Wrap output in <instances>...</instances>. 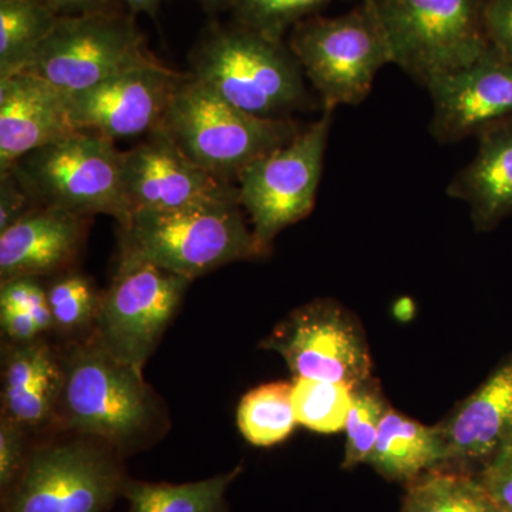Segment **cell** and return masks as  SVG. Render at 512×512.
<instances>
[{
    "instance_id": "cell-16",
    "label": "cell",
    "mask_w": 512,
    "mask_h": 512,
    "mask_svg": "<svg viewBox=\"0 0 512 512\" xmlns=\"http://www.w3.org/2000/svg\"><path fill=\"white\" fill-rule=\"evenodd\" d=\"M67 93L35 74L0 79V173L37 148L70 136Z\"/></svg>"
},
{
    "instance_id": "cell-7",
    "label": "cell",
    "mask_w": 512,
    "mask_h": 512,
    "mask_svg": "<svg viewBox=\"0 0 512 512\" xmlns=\"http://www.w3.org/2000/svg\"><path fill=\"white\" fill-rule=\"evenodd\" d=\"M288 46L323 110L363 103L377 73L392 64L386 37L363 2L343 15L302 20L289 32Z\"/></svg>"
},
{
    "instance_id": "cell-27",
    "label": "cell",
    "mask_w": 512,
    "mask_h": 512,
    "mask_svg": "<svg viewBox=\"0 0 512 512\" xmlns=\"http://www.w3.org/2000/svg\"><path fill=\"white\" fill-rule=\"evenodd\" d=\"M380 386L372 379L353 389L352 407L346 420V447L342 467L349 470L367 463L375 447L380 423L389 412Z\"/></svg>"
},
{
    "instance_id": "cell-37",
    "label": "cell",
    "mask_w": 512,
    "mask_h": 512,
    "mask_svg": "<svg viewBox=\"0 0 512 512\" xmlns=\"http://www.w3.org/2000/svg\"><path fill=\"white\" fill-rule=\"evenodd\" d=\"M114 2L126 6L131 13H148L153 16L163 5L164 0H114Z\"/></svg>"
},
{
    "instance_id": "cell-12",
    "label": "cell",
    "mask_w": 512,
    "mask_h": 512,
    "mask_svg": "<svg viewBox=\"0 0 512 512\" xmlns=\"http://www.w3.org/2000/svg\"><path fill=\"white\" fill-rule=\"evenodd\" d=\"M262 346L284 357L295 377L352 387L372 379V357L362 325L330 299L293 311Z\"/></svg>"
},
{
    "instance_id": "cell-4",
    "label": "cell",
    "mask_w": 512,
    "mask_h": 512,
    "mask_svg": "<svg viewBox=\"0 0 512 512\" xmlns=\"http://www.w3.org/2000/svg\"><path fill=\"white\" fill-rule=\"evenodd\" d=\"M158 127L195 164L235 184L245 167L301 131L293 120L262 119L239 110L191 73L175 90Z\"/></svg>"
},
{
    "instance_id": "cell-15",
    "label": "cell",
    "mask_w": 512,
    "mask_h": 512,
    "mask_svg": "<svg viewBox=\"0 0 512 512\" xmlns=\"http://www.w3.org/2000/svg\"><path fill=\"white\" fill-rule=\"evenodd\" d=\"M426 89L433 101L430 134L440 144L476 137L512 116V62L491 47L476 62L434 77Z\"/></svg>"
},
{
    "instance_id": "cell-29",
    "label": "cell",
    "mask_w": 512,
    "mask_h": 512,
    "mask_svg": "<svg viewBox=\"0 0 512 512\" xmlns=\"http://www.w3.org/2000/svg\"><path fill=\"white\" fill-rule=\"evenodd\" d=\"M46 292L53 325L57 328L73 330L96 319L101 295H97L86 276H62Z\"/></svg>"
},
{
    "instance_id": "cell-3",
    "label": "cell",
    "mask_w": 512,
    "mask_h": 512,
    "mask_svg": "<svg viewBox=\"0 0 512 512\" xmlns=\"http://www.w3.org/2000/svg\"><path fill=\"white\" fill-rule=\"evenodd\" d=\"M121 254L194 281L231 262L261 258L239 200L170 211H136L120 228Z\"/></svg>"
},
{
    "instance_id": "cell-9",
    "label": "cell",
    "mask_w": 512,
    "mask_h": 512,
    "mask_svg": "<svg viewBox=\"0 0 512 512\" xmlns=\"http://www.w3.org/2000/svg\"><path fill=\"white\" fill-rule=\"evenodd\" d=\"M333 110L285 146L245 167L237 180L239 204L247 211L261 255L279 232L305 220L315 208Z\"/></svg>"
},
{
    "instance_id": "cell-2",
    "label": "cell",
    "mask_w": 512,
    "mask_h": 512,
    "mask_svg": "<svg viewBox=\"0 0 512 512\" xmlns=\"http://www.w3.org/2000/svg\"><path fill=\"white\" fill-rule=\"evenodd\" d=\"M191 74L232 106L269 120H292L311 104L305 73L288 43L231 22L210 23L190 53Z\"/></svg>"
},
{
    "instance_id": "cell-26",
    "label": "cell",
    "mask_w": 512,
    "mask_h": 512,
    "mask_svg": "<svg viewBox=\"0 0 512 512\" xmlns=\"http://www.w3.org/2000/svg\"><path fill=\"white\" fill-rule=\"evenodd\" d=\"M333 0H232L231 22L268 39L284 42L302 20L319 15Z\"/></svg>"
},
{
    "instance_id": "cell-13",
    "label": "cell",
    "mask_w": 512,
    "mask_h": 512,
    "mask_svg": "<svg viewBox=\"0 0 512 512\" xmlns=\"http://www.w3.org/2000/svg\"><path fill=\"white\" fill-rule=\"evenodd\" d=\"M184 76L157 60L67 94L73 126L110 140L148 134L160 126Z\"/></svg>"
},
{
    "instance_id": "cell-30",
    "label": "cell",
    "mask_w": 512,
    "mask_h": 512,
    "mask_svg": "<svg viewBox=\"0 0 512 512\" xmlns=\"http://www.w3.org/2000/svg\"><path fill=\"white\" fill-rule=\"evenodd\" d=\"M0 305L12 306L32 316L42 332L53 326L47 292L37 278H15L0 286Z\"/></svg>"
},
{
    "instance_id": "cell-40",
    "label": "cell",
    "mask_w": 512,
    "mask_h": 512,
    "mask_svg": "<svg viewBox=\"0 0 512 512\" xmlns=\"http://www.w3.org/2000/svg\"><path fill=\"white\" fill-rule=\"evenodd\" d=\"M497 512H510V511H504V510H500V508H498Z\"/></svg>"
},
{
    "instance_id": "cell-24",
    "label": "cell",
    "mask_w": 512,
    "mask_h": 512,
    "mask_svg": "<svg viewBox=\"0 0 512 512\" xmlns=\"http://www.w3.org/2000/svg\"><path fill=\"white\" fill-rule=\"evenodd\" d=\"M238 429L256 447H272L295 429L292 383L274 382L255 387L242 397L237 413Z\"/></svg>"
},
{
    "instance_id": "cell-34",
    "label": "cell",
    "mask_w": 512,
    "mask_h": 512,
    "mask_svg": "<svg viewBox=\"0 0 512 512\" xmlns=\"http://www.w3.org/2000/svg\"><path fill=\"white\" fill-rule=\"evenodd\" d=\"M30 204L33 201L13 174H0V232L6 231L36 207H30Z\"/></svg>"
},
{
    "instance_id": "cell-38",
    "label": "cell",
    "mask_w": 512,
    "mask_h": 512,
    "mask_svg": "<svg viewBox=\"0 0 512 512\" xmlns=\"http://www.w3.org/2000/svg\"><path fill=\"white\" fill-rule=\"evenodd\" d=\"M208 13L225 12L231 8L232 0H197Z\"/></svg>"
},
{
    "instance_id": "cell-1",
    "label": "cell",
    "mask_w": 512,
    "mask_h": 512,
    "mask_svg": "<svg viewBox=\"0 0 512 512\" xmlns=\"http://www.w3.org/2000/svg\"><path fill=\"white\" fill-rule=\"evenodd\" d=\"M56 413L64 426L107 444L120 457L150 443L163 421L143 370L121 362L96 338L67 356Z\"/></svg>"
},
{
    "instance_id": "cell-17",
    "label": "cell",
    "mask_w": 512,
    "mask_h": 512,
    "mask_svg": "<svg viewBox=\"0 0 512 512\" xmlns=\"http://www.w3.org/2000/svg\"><path fill=\"white\" fill-rule=\"evenodd\" d=\"M436 427L446 448L443 467H484L512 436V355Z\"/></svg>"
},
{
    "instance_id": "cell-33",
    "label": "cell",
    "mask_w": 512,
    "mask_h": 512,
    "mask_svg": "<svg viewBox=\"0 0 512 512\" xmlns=\"http://www.w3.org/2000/svg\"><path fill=\"white\" fill-rule=\"evenodd\" d=\"M483 22L488 45L512 62V0H485Z\"/></svg>"
},
{
    "instance_id": "cell-8",
    "label": "cell",
    "mask_w": 512,
    "mask_h": 512,
    "mask_svg": "<svg viewBox=\"0 0 512 512\" xmlns=\"http://www.w3.org/2000/svg\"><path fill=\"white\" fill-rule=\"evenodd\" d=\"M120 458L84 436L43 444L3 495L2 512H109L127 480Z\"/></svg>"
},
{
    "instance_id": "cell-18",
    "label": "cell",
    "mask_w": 512,
    "mask_h": 512,
    "mask_svg": "<svg viewBox=\"0 0 512 512\" xmlns=\"http://www.w3.org/2000/svg\"><path fill=\"white\" fill-rule=\"evenodd\" d=\"M86 217L36 205L0 232V278H39L66 268L82 247Z\"/></svg>"
},
{
    "instance_id": "cell-5",
    "label": "cell",
    "mask_w": 512,
    "mask_h": 512,
    "mask_svg": "<svg viewBox=\"0 0 512 512\" xmlns=\"http://www.w3.org/2000/svg\"><path fill=\"white\" fill-rule=\"evenodd\" d=\"M5 173L13 174L33 204L62 208L80 217L110 215L120 228L130 222L123 151L110 138L74 131L20 157Z\"/></svg>"
},
{
    "instance_id": "cell-31",
    "label": "cell",
    "mask_w": 512,
    "mask_h": 512,
    "mask_svg": "<svg viewBox=\"0 0 512 512\" xmlns=\"http://www.w3.org/2000/svg\"><path fill=\"white\" fill-rule=\"evenodd\" d=\"M25 427L3 414L0 421V491L2 497L22 474L28 461L26 453Z\"/></svg>"
},
{
    "instance_id": "cell-20",
    "label": "cell",
    "mask_w": 512,
    "mask_h": 512,
    "mask_svg": "<svg viewBox=\"0 0 512 512\" xmlns=\"http://www.w3.org/2000/svg\"><path fill=\"white\" fill-rule=\"evenodd\" d=\"M444 463L446 448L437 427L424 426L390 407L367 464L389 480L409 484Z\"/></svg>"
},
{
    "instance_id": "cell-6",
    "label": "cell",
    "mask_w": 512,
    "mask_h": 512,
    "mask_svg": "<svg viewBox=\"0 0 512 512\" xmlns=\"http://www.w3.org/2000/svg\"><path fill=\"white\" fill-rule=\"evenodd\" d=\"M386 37L392 64L426 86L476 62L490 45L485 0H360Z\"/></svg>"
},
{
    "instance_id": "cell-25",
    "label": "cell",
    "mask_w": 512,
    "mask_h": 512,
    "mask_svg": "<svg viewBox=\"0 0 512 512\" xmlns=\"http://www.w3.org/2000/svg\"><path fill=\"white\" fill-rule=\"evenodd\" d=\"M355 387L342 382L295 377L292 403L296 421L320 434L345 430Z\"/></svg>"
},
{
    "instance_id": "cell-28",
    "label": "cell",
    "mask_w": 512,
    "mask_h": 512,
    "mask_svg": "<svg viewBox=\"0 0 512 512\" xmlns=\"http://www.w3.org/2000/svg\"><path fill=\"white\" fill-rule=\"evenodd\" d=\"M62 376L52 350L45 343H18L9 350L3 365V406L15 402L37 383Z\"/></svg>"
},
{
    "instance_id": "cell-11",
    "label": "cell",
    "mask_w": 512,
    "mask_h": 512,
    "mask_svg": "<svg viewBox=\"0 0 512 512\" xmlns=\"http://www.w3.org/2000/svg\"><path fill=\"white\" fill-rule=\"evenodd\" d=\"M191 282L137 256L121 254L110 288L100 296L96 339L121 362L143 370Z\"/></svg>"
},
{
    "instance_id": "cell-23",
    "label": "cell",
    "mask_w": 512,
    "mask_h": 512,
    "mask_svg": "<svg viewBox=\"0 0 512 512\" xmlns=\"http://www.w3.org/2000/svg\"><path fill=\"white\" fill-rule=\"evenodd\" d=\"M60 16L45 0L0 5V79L28 66Z\"/></svg>"
},
{
    "instance_id": "cell-21",
    "label": "cell",
    "mask_w": 512,
    "mask_h": 512,
    "mask_svg": "<svg viewBox=\"0 0 512 512\" xmlns=\"http://www.w3.org/2000/svg\"><path fill=\"white\" fill-rule=\"evenodd\" d=\"M241 471L238 466L228 473L185 484L127 478L121 497L127 500V512H229L225 495Z\"/></svg>"
},
{
    "instance_id": "cell-10",
    "label": "cell",
    "mask_w": 512,
    "mask_h": 512,
    "mask_svg": "<svg viewBox=\"0 0 512 512\" xmlns=\"http://www.w3.org/2000/svg\"><path fill=\"white\" fill-rule=\"evenodd\" d=\"M154 62L131 12L116 8L60 16L22 72L72 94Z\"/></svg>"
},
{
    "instance_id": "cell-19",
    "label": "cell",
    "mask_w": 512,
    "mask_h": 512,
    "mask_svg": "<svg viewBox=\"0 0 512 512\" xmlns=\"http://www.w3.org/2000/svg\"><path fill=\"white\" fill-rule=\"evenodd\" d=\"M473 160L447 187L448 197L466 202L478 231H491L512 215V116L476 136Z\"/></svg>"
},
{
    "instance_id": "cell-35",
    "label": "cell",
    "mask_w": 512,
    "mask_h": 512,
    "mask_svg": "<svg viewBox=\"0 0 512 512\" xmlns=\"http://www.w3.org/2000/svg\"><path fill=\"white\" fill-rule=\"evenodd\" d=\"M0 322L3 333L16 343H28L42 333L32 316L12 306L0 305Z\"/></svg>"
},
{
    "instance_id": "cell-32",
    "label": "cell",
    "mask_w": 512,
    "mask_h": 512,
    "mask_svg": "<svg viewBox=\"0 0 512 512\" xmlns=\"http://www.w3.org/2000/svg\"><path fill=\"white\" fill-rule=\"evenodd\" d=\"M478 478L495 505L512 512V436L487 461Z\"/></svg>"
},
{
    "instance_id": "cell-22",
    "label": "cell",
    "mask_w": 512,
    "mask_h": 512,
    "mask_svg": "<svg viewBox=\"0 0 512 512\" xmlns=\"http://www.w3.org/2000/svg\"><path fill=\"white\" fill-rule=\"evenodd\" d=\"M480 478L439 467L409 483L400 512H497Z\"/></svg>"
},
{
    "instance_id": "cell-36",
    "label": "cell",
    "mask_w": 512,
    "mask_h": 512,
    "mask_svg": "<svg viewBox=\"0 0 512 512\" xmlns=\"http://www.w3.org/2000/svg\"><path fill=\"white\" fill-rule=\"evenodd\" d=\"M60 15H83L119 8L114 0H47Z\"/></svg>"
},
{
    "instance_id": "cell-39",
    "label": "cell",
    "mask_w": 512,
    "mask_h": 512,
    "mask_svg": "<svg viewBox=\"0 0 512 512\" xmlns=\"http://www.w3.org/2000/svg\"><path fill=\"white\" fill-rule=\"evenodd\" d=\"M19 2H32V0H0V5H6V3H19ZM47 2V0H45Z\"/></svg>"
},
{
    "instance_id": "cell-14",
    "label": "cell",
    "mask_w": 512,
    "mask_h": 512,
    "mask_svg": "<svg viewBox=\"0 0 512 512\" xmlns=\"http://www.w3.org/2000/svg\"><path fill=\"white\" fill-rule=\"evenodd\" d=\"M146 136L143 143L123 151L124 194L131 215L239 200L237 185L191 161L163 128H154Z\"/></svg>"
}]
</instances>
